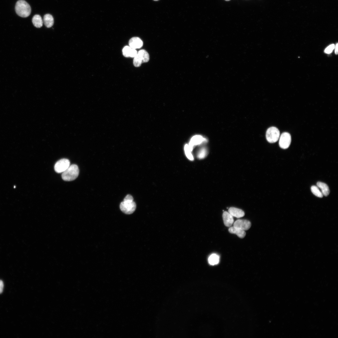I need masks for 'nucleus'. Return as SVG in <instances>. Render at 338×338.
Listing matches in <instances>:
<instances>
[{"label": "nucleus", "instance_id": "f257e3e1", "mask_svg": "<svg viewBox=\"0 0 338 338\" xmlns=\"http://www.w3.org/2000/svg\"><path fill=\"white\" fill-rule=\"evenodd\" d=\"M120 208L124 213L130 214L132 213L136 208V203L133 201L132 196L130 194L127 195L124 199L123 201L120 204Z\"/></svg>", "mask_w": 338, "mask_h": 338}, {"label": "nucleus", "instance_id": "f03ea898", "mask_svg": "<svg viewBox=\"0 0 338 338\" xmlns=\"http://www.w3.org/2000/svg\"><path fill=\"white\" fill-rule=\"evenodd\" d=\"M15 9L17 14L23 18L28 16L31 12L30 6L24 0L18 1L16 3Z\"/></svg>", "mask_w": 338, "mask_h": 338}, {"label": "nucleus", "instance_id": "7ed1b4c3", "mask_svg": "<svg viewBox=\"0 0 338 338\" xmlns=\"http://www.w3.org/2000/svg\"><path fill=\"white\" fill-rule=\"evenodd\" d=\"M79 172L78 166L75 164H72L62 173V178L65 181H73L78 177Z\"/></svg>", "mask_w": 338, "mask_h": 338}, {"label": "nucleus", "instance_id": "20e7f679", "mask_svg": "<svg viewBox=\"0 0 338 338\" xmlns=\"http://www.w3.org/2000/svg\"><path fill=\"white\" fill-rule=\"evenodd\" d=\"M280 134L278 128L275 127H271L269 128L266 131V138L269 142L274 143L279 140Z\"/></svg>", "mask_w": 338, "mask_h": 338}, {"label": "nucleus", "instance_id": "39448f33", "mask_svg": "<svg viewBox=\"0 0 338 338\" xmlns=\"http://www.w3.org/2000/svg\"><path fill=\"white\" fill-rule=\"evenodd\" d=\"M70 165V162L67 159H62L55 163L54 169L55 171L58 173H63L66 170Z\"/></svg>", "mask_w": 338, "mask_h": 338}, {"label": "nucleus", "instance_id": "423d86ee", "mask_svg": "<svg viewBox=\"0 0 338 338\" xmlns=\"http://www.w3.org/2000/svg\"><path fill=\"white\" fill-rule=\"evenodd\" d=\"M279 146L283 149H286L289 146L291 142L290 135L288 132L282 133L279 137Z\"/></svg>", "mask_w": 338, "mask_h": 338}, {"label": "nucleus", "instance_id": "0eeeda50", "mask_svg": "<svg viewBox=\"0 0 338 338\" xmlns=\"http://www.w3.org/2000/svg\"><path fill=\"white\" fill-rule=\"evenodd\" d=\"M207 141V140L201 135H195L191 139L188 145L190 150L192 151L193 147Z\"/></svg>", "mask_w": 338, "mask_h": 338}, {"label": "nucleus", "instance_id": "6e6552de", "mask_svg": "<svg viewBox=\"0 0 338 338\" xmlns=\"http://www.w3.org/2000/svg\"><path fill=\"white\" fill-rule=\"evenodd\" d=\"M233 225L235 227L245 231L250 228L251 223L247 220L238 219L234 222Z\"/></svg>", "mask_w": 338, "mask_h": 338}, {"label": "nucleus", "instance_id": "1a4fd4ad", "mask_svg": "<svg viewBox=\"0 0 338 338\" xmlns=\"http://www.w3.org/2000/svg\"><path fill=\"white\" fill-rule=\"evenodd\" d=\"M129 46L134 49L140 48L143 46V43L142 40L139 37H134L132 38L129 41Z\"/></svg>", "mask_w": 338, "mask_h": 338}, {"label": "nucleus", "instance_id": "9d476101", "mask_svg": "<svg viewBox=\"0 0 338 338\" xmlns=\"http://www.w3.org/2000/svg\"><path fill=\"white\" fill-rule=\"evenodd\" d=\"M137 53L136 49L127 46L124 47L122 49L123 54L126 57L134 58L136 55Z\"/></svg>", "mask_w": 338, "mask_h": 338}, {"label": "nucleus", "instance_id": "9b49d317", "mask_svg": "<svg viewBox=\"0 0 338 338\" xmlns=\"http://www.w3.org/2000/svg\"><path fill=\"white\" fill-rule=\"evenodd\" d=\"M222 216L225 226L229 227L232 225L234 222L233 217L228 212L224 211L223 213Z\"/></svg>", "mask_w": 338, "mask_h": 338}, {"label": "nucleus", "instance_id": "f8f14e48", "mask_svg": "<svg viewBox=\"0 0 338 338\" xmlns=\"http://www.w3.org/2000/svg\"><path fill=\"white\" fill-rule=\"evenodd\" d=\"M136 56L142 63L147 62L149 60V55L148 53L144 49L139 50Z\"/></svg>", "mask_w": 338, "mask_h": 338}, {"label": "nucleus", "instance_id": "ddd939ff", "mask_svg": "<svg viewBox=\"0 0 338 338\" xmlns=\"http://www.w3.org/2000/svg\"><path fill=\"white\" fill-rule=\"evenodd\" d=\"M228 212L233 216L237 218H240L244 216L245 213L242 210L235 207H231L228 210Z\"/></svg>", "mask_w": 338, "mask_h": 338}, {"label": "nucleus", "instance_id": "4468645a", "mask_svg": "<svg viewBox=\"0 0 338 338\" xmlns=\"http://www.w3.org/2000/svg\"><path fill=\"white\" fill-rule=\"evenodd\" d=\"M229 232L231 233L236 234L240 238H243L245 236V231L237 228L234 226L230 227L228 229Z\"/></svg>", "mask_w": 338, "mask_h": 338}, {"label": "nucleus", "instance_id": "2eb2a0df", "mask_svg": "<svg viewBox=\"0 0 338 338\" xmlns=\"http://www.w3.org/2000/svg\"><path fill=\"white\" fill-rule=\"evenodd\" d=\"M316 184L317 187L320 189V191L323 195L327 196L329 195L330 190L329 187L326 184L319 182H317Z\"/></svg>", "mask_w": 338, "mask_h": 338}, {"label": "nucleus", "instance_id": "dca6fc26", "mask_svg": "<svg viewBox=\"0 0 338 338\" xmlns=\"http://www.w3.org/2000/svg\"><path fill=\"white\" fill-rule=\"evenodd\" d=\"M43 22L46 27L48 28L51 27L54 23L53 17L49 14L45 15L44 17Z\"/></svg>", "mask_w": 338, "mask_h": 338}, {"label": "nucleus", "instance_id": "f3484780", "mask_svg": "<svg viewBox=\"0 0 338 338\" xmlns=\"http://www.w3.org/2000/svg\"><path fill=\"white\" fill-rule=\"evenodd\" d=\"M32 22L34 26L36 28H41L43 25V21L42 18L39 15H34L32 18Z\"/></svg>", "mask_w": 338, "mask_h": 338}, {"label": "nucleus", "instance_id": "a211bd4d", "mask_svg": "<svg viewBox=\"0 0 338 338\" xmlns=\"http://www.w3.org/2000/svg\"><path fill=\"white\" fill-rule=\"evenodd\" d=\"M209 264L212 265L217 264L219 261V257L216 254H213L209 257L208 259Z\"/></svg>", "mask_w": 338, "mask_h": 338}, {"label": "nucleus", "instance_id": "6ab92c4d", "mask_svg": "<svg viewBox=\"0 0 338 338\" xmlns=\"http://www.w3.org/2000/svg\"><path fill=\"white\" fill-rule=\"evenodd\" d=\"M311 190L312 193L315 196L320 198L323 197V195L317 186H312Z\"/></svg>", "mask_w": 338, "mask_h": 338}, {"label": "nucleus", "instance_id": "aec40b11", "mask_svg": "<svg viewBox=\"0 0 338 338\" xmlns=\"http://www.w3.org/2000/svg\"><path fill=\"white\" fill-rule=\"evenodd\" d=\"M207 154V150L205 147H202L198 151L197 156L198 158L202 159L205 157Z\"/></svg>", "mask_w": 338, "mask_h": 338}, {"label": "nucleus", "instance_id": "412c9836", "mask_svg": "<svg viewBox=\"0 0 338 338\" xmlns=\"http://www.w3.org/2000/svg\"><path fill=\"white\" fill-rule=\"evenodd\" d=\"M184 151L185 154L187 157L190 160H193V157L191 153L192 151L190 149L188 144L185 145Z\"/></svg>", "mask_w": 338, "mask_h": 338}, {"label": "nucleus", "instance_id": "4be33fe9", "mask_svg": "<svg viewBox=\"0 0 338 338\" xmlns=\"http://www.w3.org/2000/svg\"><path fill=\"white\" fill-rule=\"evenodd\" d=\"M334 44H332L328 46L324 50V52L325 53L329 54L331 53L335 48Z\"/></svg>", "mask_w": 338, "mask_h": 338}, {"label": "nucleus", "instance_id": "5701e85b", "mask_svg": "<svg viewBox=\"0 0 338 338\" xmlns=\"http://www.w3.org/2000/svg\"><path fill=\"white\" fill-rule=\"evenodd\" d=\"M3 287L4 284L3 281L0 280V294L3 292Z\"/></svg>", "mask_w": 338, "mask_h": 338}, {"label": "nucleus", "instance_id": "b1692460", "mask_svg": "<svg viewBox=\"0 0 338 338\" xmlns=\"http://www.w3.org/2000/svg\"><path fill=\"white\" fill-rule=\"evenodd\" d=\"M335 54H338V43H337L335 45Z\"/></svg>", "mask_w": 338, "mask_h": 338}, {"label": "nucleus", "instance_id": "393cba45", "mask_svg": "<svg viewBox=\"0 0 338 338\" xmlns=\"http://www.w3.org/2000/svg\"><path fill=\"white\" fill-rule=\"evenodd\" d=\"M225 0L226 1H230V0Z\"/></svg>", "mask_w": 338, "mask_h": 338}, {"label": "nucleus", "instance_id": "a878e982", "mask_svg": "<svg viewBox=\"0 0 338 338\" xmlns=\"http://www.w3.org/2000/svg\"><path fill=\"white\" fill-rule=\"evenodd\" d=\"M154 0V1H158V0Z\"/></svg>", "mask_w": 338, "mask_h": 338}]
</instances>
